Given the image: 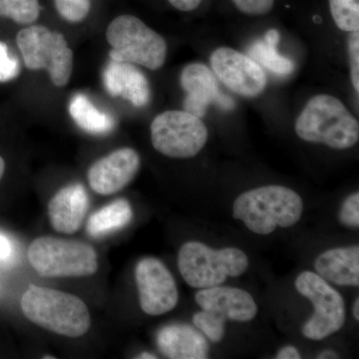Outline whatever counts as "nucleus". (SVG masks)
<instances>
[{
  "label": "nucleus",
  "instance_id": "nucleus-1",
  "mask_svg": "<svg viewBox=\"0 0 359 359\" xmlns=\"http://www.w3.org/2000/svg\"><path fill=\"white\" fill-rule=\"evenodd\" d=\"M20 306L27 320L63 337H82L91 325L85 302L60 290L30 285L21 297Z\"/></svg>",
  "mask_w": 359,
  "mask_h": 359
},
{
  "label": "nucleus",
  "instance_id": "nucleus-2",
  "mask_svg": "<svg viewBox=\"0 0 359 359\" xmlns=\"http://www.w3.org/2000/svg\"><path fill=\"white\" fill-rule=\"evenodd\" d=\"M302 140L327 145L335 150L353 147L359 140L358 120L337 97H313L295 121Z\"/></svg>",
  "mask_w": 359,
  "mask_h": 359
},
{
  "label": "nucleus",
  "instance_id": "nucleus-3",
  "mask_svg": "<svg viewBox=\"0 0 359 359\" xmlns=\"http://www.w3.org/2000/svg\"><path fill=\"white\" fill-rule=\"evenodd\" d=\"M301 196L283 186H264L238 196L233 203V218L244 222L257 235H269L278 226L289 228L301 219Z\"/></svg>",
  "mask_w": 359,
  "mask_h": 359
},
{
  "label": "nucleus",
  "instance_id": "nucleus-4",
  "mask_svg": "<svg viewBox=\"0 0 359 359\" xmlns=\"http://www.w3.org/2000/svg\"><path fill=\"white\" fill-rule=\"evenodd\" d=\"M111 60L160 69L167 58L166 40L134 15L114 18L106 30Z\"/></svg>",
  "mask_w": 359,
  "mask_h": 359
},
{
  "label": "nucleus",
  "instance_id": "nucleus-5",
  "mask_svg": "<svg viewBox=\"0 0 359 359\" xmlns=\"http://www.w3.org/2000/svg\"><path fill=\"white\" fill-rule=\"evenodd\" d=\"M180 273L195 289L217 287L228 276H242L249 268V259L242 250H214L199 242L186 243L178 256Z\"/></svg>",
  "mask_w": 359,
  "mask_h": 359
},
{
  "label": "nucleus",
  "instance_id": "nucleus-6",
  "mask_svg": "<svg viewBox=\"0 0 359 359\" xmlns=\"http://www.w3.org/2000/svg\"><path fill=\"white\" fill-rule=\"evenodd\" d=\"M27 257L33 269L43 278H82L98 269L96 250L79 241L39 238L28 248Z\"/></svg>",
  "mask_w": 359,
  "mask_h": 359
},
{
  "label": "nucleus",
  "instance_id": "nucleus-7",
  "mask_svg": "<svg viewBox=\"0 0 359 359\" xmlns=\"http://www.w3.org/2000/svg\"><path fill=\"white\" fill-rule=\"evenodd\" d=\"M16 42L28 69L46 70L54 86L65 87L69 83L73 51L63 34L43 25H32L18 33Z\"/></svg>",
  "mask_w": 359,
  "mask_h": 359
},
{
  "label": "nucleus",
  "instance_id": "nucleus-8",
  "mask_svg": "<svg viewBox=\"0 0 359 359\" xmlns=\"http://www.w3.org/2000/svg\"><path fill=\"white\" fill-rule=\"evenodd\" d=\"M208 136L203 120L185 110L165 111L151 124L153 147L175 159H188L199 154Z\"/></svg>",
  "mask_w": 359,
  "mask_h": 359
},
{
  "label": "nucleus",
  "instance_id": "nucleus-9",
  "mask_svg": "<svg viewBox=\"0 0 359 359\" xmlns=\"http://www.w3.org/2000/svg\"><path fill=\"white\" fill-rule=\"evenodd\" d=\"M295 287L313 304V316L302 328L306 339H323L341 330L346 323V304L327 280L318 273L304 271L297 276Z\"/></svg>",
  "mask_w": 359,
  "mask_h": 359
},
{
  "label": "nucleus",
  "instance_id": "nucleus-10",
  "mask_svg": "<svg viewBox=\"0 0 359 359\" xmlns=\"http://www.w3.org/2000/svg\"><path fill=\"white\" fill-rule=\"evenodd\" d=\"M212 70L219 81L238 95L255 98L268 85L262 66L250 56L230 47H219L210 58Z\"/></svg>",
  "mask_w": 359,
  "mask_h": 359
},
{
  "label": "nucleus",
  "instance_id": "nucleus-11",
  "mask_svg": "<svg viewBox=\"0 0 359 359\" xmlns=\"http://www.w3.org/2000/svg\"><path fill=\"white\" fill-rule=\"evenodd\" d=\"M142 311L149 316H161L175 309L179 301L176 283L160 259L145 257L135 271Z\"/></svg>",
  "mask_w": 359,
  "mask_h": 359
},
{
  "label": "nucleus",
  "instance_id": "nucleus-12",
  "mask_svg": "<svg viewBox=\"0 0 359 359\" xmlns=\"http://www.w3.org/2000/svg\"><path fill=\"white\" fill-rule=\"evenodd\" d=\"M180 83L186 93L184 110L201 119L212 104L224 111L235 108L233 99L219 90L216 75L203 63L186 65L180 75Z\"/></svg>",
  "mask_w": 359,
  "mask_h": 359
},
{
  "label": "nucleus",
  "instance_id": "nucleus-13",
  "mask_svg": "<svg viewBox=\"0 0 359 359\" xmlns=\"http://www.w3.org/2000/svg\"><path fill=\"white\" fill-rule=\"evenodd\" d=\"M140 165V156L134 149H118L90 167L87 175L90 188L102 196L120 192L131 183Z\"/></svg>",
  "mask_w": 359,
  "mask_h": 359
},
{
  "label": "nucleus",
  "instance_id": "nucleus-14",
  "mask_svg": "<svg viewBox=\"0 0 359 359\" xmlns=\"http://www.w3.org/2000/svg\"><path fill=\"white\" fill-rule=\"evenodd\" d=\"M196 302L224 320L250 321L256 318L257 306L252 295L244 290L231 287L202 289L196 294Z\"/></svg>",
  "mask_w": 359,
  "mask_h": 359
},
{
  "label": "nucleus",
  "instance_id": "nucleus-15",
  "mask_svg": "<svg viewBox=\"0 0 359 359\" xmlns=\"http://www.w3.org/2000/svg\"><path fill=\"white\" fill-rule=\"evenodd\" d=\"M89 208L86 189L79 183L65 187L48 205L51 226L58 233L72 235L81 228Z\"/></svg>",
  "mask_w": 359,
  "mask_h": 359
},
{
  "label": "nucleus",
  "instance_id": "nucleus-16",
  "mask_svg": "<svg viewBox=\"0 0 359 359\" xmlns=\"http://www.w3.org/2000/svg\"><path fill=\"white\" fill-rule=\"evenodd\" d=\"M106 91L113 97L129 101L134 107H145L150 101L147 77L136 65L111 60L103 74Z\"/></svg>",
  "mask_w": 359,
  "mask_h": 359
},
{
  "label": "nucleus",
  "instance_id": "nucleus-17",
  "mask_svg": "<svg viewBox=\"0 0 359 359\" xmlns=\"http://www.w3.org/2000/svg\"><path fill=\"white\" fill-rule=\"evenodd\" d=\"M318 275L337 285L358 287L359 247L337 248L318 256L314 263Z\"/></svg>",
  "mask_w": 359,
  "mask_h": 359
},
{
  "label": "nucleus",
  "instance_id": "nucleus-18",
  "mask_svg": "<svg viewBox=\"0 0 359 359\" xmlns=\"http://www.w3.org/2000/svg\"><path fill=\"white\" fill-rule=\"evenodd\" d=\"M161 353L171 359H205L209 344L199 332L184 325H171L158 332Z\"/></svg>",
  "mask_w": 359,
  "mask_h": 359
},
{
  "label": "nucleus",
  "instance_id": "nucleus-19",
  "mask_svg": "<svg viewBox=\"0 0 359 359\" xmlns=\"http://www.w3.org/2000/svg\"><path fill=\"white\" fill-rule=\"evenodd\" d=\"M69 114L73 121L89 134L107 135L117 126V120L112 115L98 109L83 93H77L72 97Z\"/></svg>",
  "mask_w": 359,
  "mask_h": 359
},
{
  "label": "nucleus",
  "instance_id": "nucleus-20",
  "mask_svg": "<svg viewBox=\"0 0 359 359\" xmlns=\"http://www.w3.org/2000/svg\"><path fill=\"white\" fill-rule=\"evenodd\" d=\"M133 218V210L126 199H118L92 214L87 222L90 237L102 238L125 228Z\"/></svg>",
  "mask_w": 359,
  "mask_h": 359
},
{
  "label": "nucleus",
  "instance_id": "nucleus-21",
  "mask_svg": "<svg viewBox=\"0 0 359 359\" xmlns=\"http://www.w3.org/2000/svg\"><path fill=\"white\" fill-rule=\"evenodd\" d=\"M280 34L276 29H269L264 39L257 40L250 46V57L259 65L273 72L278 76H287L294 70V65L290 59L280 55L276 49L280 42Z\"/></svg>",
  "mask_w": 359,
  "mask_h": 359
},
{
  "label": "nucleus",
  "instance_id": "nucleus-22",
  "mask_svg": "<svg viewBox=\"0 0 359 359\" xmlns=\"http://www.w3.org/2000/svg\"><path fill=\"white\" fill-rule=\"evenodd\" d=\"M40 14L39 0H0V16L18 25H29Z\"/></svg>",
  "mask_w": 359,
  "mask_h": 359
},
{
  "label": "nucleus",
  "instance_id": "nucleus-23",
  "mask_svg": "<svg viewBox=\"0 0 359 359\" xmlns=\"http://www.w3.org/2000/svg\"><path fill=\"white\" fill-rule=\"evenodd\" d=\"M330 13L335 25L342 32L359 30V8L349 4L347 0H330Z\"/></svg>",
  "mask_w": 359,
  "mask_h": 359
},
{
  "label": "nucleus",
  "instance_id": "nucleus-24",
  "mask_svg": "<svg viewBox=\"0 0 359 359\" xmlns=\"http://www.w3.org/2000/svg\"><path fill=\"white\" fill-rule=\"evenodd\" d=\"M193 323L211 341L219 342L223 339L226 320L216 314L203 309L202 311L194 314Z\"/></svg>",
  "mask_w": 359,
  "mask_h": 359
},
{
  "label": "nucleus",
  "instance_id": "nucleus-25",
  "mask_svg": "<svg viewBox=\"0 0 359 359\" xmlns=\"http://www.w3.org/2000/svg\"><path fill=\"white\" fill-rule=\"evenodd\" d=\"M56 11L63 20L69 22H81L91 8V0H54Z\"/></svg>",
  "mask_w": 359,
  "mask_h": 359
},
{
  "label": "nucleus",
  "instance_id": "nucleus-26",
  "mask_svg": "<svg viewBox=\"0 0 359 359\" xmlns=\"http://www.w3.org/2000/svg\"><path fill=\"white\" fill-rule=\"evenodd\" d=\"M20 63L18 58L9 54L8 47L0 41V82L11 81L20 75Z\"/></svg>",
  "mask_w": 359,
  "mask_h": 359
},
{
  "label": "nucleus",
  "instance_id": "nucleus-27",
  "mask_svg": "<svg viewBox=\"0 0 359 359\" xmlns=\"http://www.w3.org/2000/svg\"><path fill=\"white\" fill-rule=\"evenodd\" d=\"M339 219L344 226L358 229L359 226V193L349 196L339 212Z\"/></svg>",
  "mask_w": 359,
  "mask_h": 359
},
{
  "label": "nucleus",
  "instance_id": "nucleus-28",
  "mask_svg": "<svg viewBox=\"0 0 359 359\" xmlns=\"http://www.w3.org/2000/svg\"><path fill=\"white\" fill-rule=\"evenodd\" d=\"M241 13L261 16L271 13L275 0H231Z\"/></svg>",
  "mask_w": 359,
  "mask_h": 359
},
{
  "label": "nucleus",
  "instance_id": "nucleus-29",
  "mask_svg": "<svg viewBox=\"0 0 359 359\" xmlns=\"http://www.w3.org/2000/svg\"><path fill=\"white\" fill-rule=\"evenodd\" d=\"M349 65L353 88L359 92V32H351L348 39Z\"/></svg>",
  "mask_w": 359,
  "mask_h": 359
},
{
  "label": "nucleus",
  "instance_id": "nucleus-30",
  "mask_svg": "<svg viewBox=\"0 0 359 359\" xmlns=\"http://www.w3.org/2000/svg\"><path fill=\"white\" fill-rule=\"evenodd\" d=\"M16 247L6 233L0 231V264L8 266L15 261Z\"/></svg>",
  "mask_w": 359,
  "mask_h": 359
},
{
  "label": "nucleus",
  "instance_id": "nucleus-31",
  "mask_svg": "<svg viewBox=\"0 0 359 359\" xmlns=\"http://www.w3.org/2000/svg\"><path fill=\"white\" fill-rule=\"evenodd\" d=\"M170 4L180 11H193L199 7L202 0H169Z\"/></svg>",
  "mask_w": 359,
  "mask_h": 359
},
{
  "label": "nucleus",
  "instance_id": "nucleus-32",
  "mask_svg": "<svg viewBox=\"0 0 359 359\" xmlns=\"http://www.w3.org/2000/svg\"><path fill=\"white\" fill-rule=\"evenodd\" d=\"M278 359H299L302 358L301 353L294 346H285L278 351Z\"/></svg>",
  "mask_w": 359,
  "mask_h": 359
},
{
  "label": "nucleus",
  "instance_id": "nucleus-33",
  "mask_svg": "<svg viewBox=\"0 0 359 359\" xmlns=\"http://www.w3.org/2000/svg\"><path fill=\"white\" fill-rule=\"evenodd\" d=\"M339 355L337 353H335L334 351H325L323 353L318 354V358H323V359H330V358H337Z\"/></svg>",
  "mask_w": 359,
  "mask_h": 359
},
{
  "label": "nucleus",
  "instance_id": "nucleus-34",
  "mask_svg": "<svg viewBox=\"0 0 359 359\" xmlns=\"http://www.w3.org/2000/svg\"><path fill=\"white\" fill-rule=\"evenodd\" d=\"M353 316L356 320H359V299H356L353 306Z\"/></svg>",
  "mask_w": 359,
  "mask_h": 359
},
{
  "label": "nucleus",
  "instance_id": "nucleus-35",
  "mask_svg": "<svg viewBox=\"0 0 359 359\" xmlns=\"http://www.w3.org/2000/svg\"><path fill=\"white\" fill-rule=\"evenodd\" d=\"M4 171H6V162H4V158L0 156V181L4 177Z\"/></svg>",
  "mask_w": 359,
  "mask_h": 359
},
{
  "label": "nucleus",
  "instance_id": "nucleus-36",
  "mask_svg": "<svg viewBox=\"0 0 359 359\" xmlns=\"http://www.w3.org/2000/svg\"><path fill=\"white\" fill-rule=\"evenodd\" d=\"M137 358L140 359H157V356L155 355V354L149 353H141L140 355L138 356Z\"/></svg>",
  "mask_w": 359,
  "mask_h": 359
},
{
  "label": "nucleus",
  "instance_id": "nucleus-37",
  "mask_svg": "<svg viewBox=\"0 0 359 359\" xmlns=\"http://www.w3.org/2000/svg\"><path fill=\"white\" fill-rule=\"evenodd\" d=\"M347 1L349 2L351 6L359 8V0H347Z\"/></svg>",
  "mask_w": 359,
  "mask_h": 359
}]
</instances>
